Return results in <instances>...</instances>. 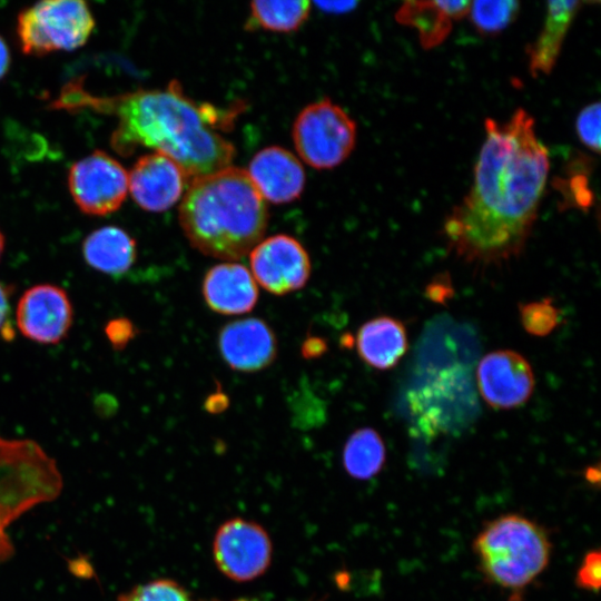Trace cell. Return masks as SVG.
Returning a JSON list of instances; mask_svg holds the SVG:
<instances>
[{
  "instance_id": "1",
  "label": "cell",
  "mask_w": 601,
  "mask_h": 601,
  "mask_svg": "<svg viewBox=\"0 0 601 601\" xmlns=\"http://www.w3.org/2000/svg\"><path fill=\"white\" fill-rule=\"evenodd\" d=\"M470 190L444 219L442 235L459 258L502 264L524 250L550 170L534 118L516 109L504 122L487 118Z\"/></svg>"
},
{
  "instance_id": "2",
  "label": "cell",
  "mask_w": 601,
  "mask_h": 601,
  "mask_svg": "<svg viewBox=\"0 0 601 601\" xmlns=\"http://www.w3.org/2000/svg\"><path fill=\"white\" fill-rule=\"evenodd\" d=\"M111 101L118 118L111 145L119 154L154 149L176 161L188 178L230 166L235 147L217 129L231 116L195 102L177 81L166 89L137 90Z\"/></svg>"
},
{
  "instance_id": "3",
  "label": "cell",
  "mask_w": 601,
  "mask_h": 601,
  "mask_svg": "<svg viewBox=\"0 0 601 601\" xmlns=\"http://www.w3.org/2000/svg\"><path fill=\"white\" fill-rule=\"evenodd\" d=\"M179 223L194 248L234 262L260 242L268 210L247 171L228 166L191 179Z\"/></svg>"
},
{
  "instance_id": "4",
  "label": "cell",
  "mask_w": 601,
  "mask_h": 601,
  "mask_svg": "<svg viewBox=\"0 0 601 601\" xmlns=\"http://www.w3.org/2000/svg\"><path fill=\"white\" fill-rule=\"evenodd\" d=\"M472 546L486 581L515 592L524 590L546 569L552 553L546 530L515 513L486 522Z\"/></svg>"
},
{
  "instance_id": "5",
  "label": "cell",
  "mask_w": 601,
  "mask_h": 601,
  "mask_svg": "<svg viewBox=\"0 0 601 601\" xmlns=\"http://www.w3.org/2000/svg\"><path fill=\"white\" fill-rule=\"evenodd\" d=\"M56 462L31 440L0 436V519L9 526L21 514L58 496Z\"/></svg>"
},
{
  "instance_id": "6",
  "label": "cell",
  "mask_w": 601,
  "mask_h": 601,
  "mask_svg": "<svg viewBox=\"0 0 601 601\" xmlns=\"http://www.w3.org/2000/svg\"><path fill=\"white\" fill-rule=\"evenodd\" d=\"M95 19L82 0H45L20 11L17 33L27 55L72 50L82 46Z\"/></svg>"
},
{
  "instance_id": "7",
  "label": "cell",
  "mask_w": 601,
  "mask_h": 601,
  "mask_svg": "<svg viewBox=\"0 0 601 601\" xmlns=\"http://www.w3.org/2000/svg\"><path fill=\"white\" fill-rule=\"evenodd\" d=\"M356 122L328 98L306 106L296 117L292 136L300 158L316 169L342 164L356 144Z\"/></svg>"
},
{
  "instance_id": "8",
  "label": "cell",
  "mask_w": 601,
  "mask_h": 601,
  "mask_svg": "<svg viewBox=\"0 0 601 601\" xmlns=\"http://www.w3.org/2000/svg\"><path fill=\"white\" fill-rule=\"evenodd\" d=\"M68 185L81 211L105 216L124 203L128 191V174L110 155L95 150L71 166Z\"/></svg>"
},
{
  "instance_id": "9",
  "label": "cell",
  "mask_w": 601,
  "mask_h": 601,
  "mask_svg": "<svg viewBox=\"0 0 601 601\" xmlns=\"http://www.w3.org/2000/svg\"><path fill=\"white\" fill-rule=\"evenodd\" d=\"M214 560L226 577L246 582L260 577L272 560V542L257 523L240 518L223 523L213 543Z\"/></svg>"
},
{
  "instance_id": "10",
  "label": "cell",
  "mask_w": 601,
  "mask_h": 601,
  "mask_svg": "<svg viewBox=\"0 0 601 601\" xmlns=\"http://www.w3.org/2000/svg\"><path fill=\"white\" fill-rule=\"evenodd\" d=\"M249 264L256 283L274 295H286L303 288L312 270L304 246L285 234L260 240L249 252Z\"/></svg>"
},
{
  "instance_id": "11",
  "label": "cell",
  "mask_w": 601,
  "mask_h": 601,
  "mask_svg": "<svg viewBox=\"0 0 601 601\" xmlns=\"http://www.w3.org/2000/svg\"><path fill=\"white\" fill-rule=\"evenodd\" d=\"M477 388L493 408L511 410L526 403L534 390V375L529 362L511 349L484 355L476 368Z\"/></svg>"
},
{
  "instance_id": "12",
  "label": "cell",
  "mask_w": 601,
  "mask_h": 601,
  "mask_svg": "<svg viewBox=\"0 0 601 601\" xmlns=\"http://www.w3.org/2000/svg\"><path fill=\"white\" fill-rule=\"evenodd\" d=\"M16 316L23 336L41 344H57L70 329L72 306L63 288L40 284L23 293Z\"/></svg>"
},
{
  "instance_id": "13",
  "label": "cell",
  "mask_w": 601,
  "mask_h": 601,
  "mask_svg": "<svg viewBox=\"0 0 601 601\" xmlns=\"http://www.w3.org/2000/svg\"><path fill=\"white\" fill-rule=\"evenodd\" d=\"M277 347L274 331L257 317L229 322L218 333L220 356L237 372L253 373L268 367L277 356Z\"/></svg>"
},
{
  "instance_id": "14",
  "label": "cell",
  "mask_w": 601,
  "mask_h": 601,
  "mask_svg": "<svg viewBox=\"0 0 601 601\" xmlns=\"http://www.w3.org/2000/svg\"><path fill=\"white\" fill-rule=\"evenodd\" d=\"M188 176L171 158L160 152L142 155L128 174L134 200L145 210L160 213L181 196Z\"/></svg>"
},
{
  "instance_id": "15",
  "label": "cell",
  "mask_w": 601,
  "mask_h": 601,
  "mask_svg": "<svg viewBox=\"0 0 601 601\" xmlns=\"http://www.w3.org/2000/svg\"><path fill=\"white\" fill-rule=\"evenodd\" d=\"M260 196L273 204L297 199L305 186L300 161L287 149L269 146L259 150L246 170Z\"/></svg>"
},
{
  "instance_id": "16",
  "label": "cell",
  "mask_w": 601,
  "mask_h": 601,
  "mask_svg": "<svg viewBox=\"0 0 601 601\" xmlns=\"http://www.w3.org/2000/svg\"><path fill=\"white\" fill-rule=\"evenodd\" d=\"M201 293L207 306L223 315L250 312L259 294L250 270L236 262H225L209 268L203 278Z\"/></svg>"
},
{
  "instance_id": "17",
  "label": "cell",
  "mask_w": 601,
  "mask_h": 601,
  "mask_svg": "<svg viewBox=\"0 0 601 601\" xmlns=\"http://www.w3.org/2000/svg\"><path fill=\"white\" fill-rule=\"evenodd\" d=\"M471 1H406L396 11L398 23L415 28L424 49L441 45L454 21L467 16Z\"/></svg>"
},
{
  "instance_id": "18",
  "label": "cell",
  "mask_w": 601,
  "mask_h": 601,
  "mask_svg": "<svg viewBox=\"0 0 601 601\" xmlns=\"http://www.w3.org/2000/svg\"><path fill=\"white\" fill-rule=\"evenodd\" d=\"M584 3L581 1H550L543 26L525 53L532 77L549 75L560 56L568 31Z\"/></svg>"
},
{
  "instance_id": "19",
  "label": "cell",
  "mask_w": 601,
  "mask_h": 601,
  "mask_svg": "<svg viewBox=\"0 0 601 601\" xmlns=\"http://www.w3.org/2000/svg\"><path fill=\"white\" fill-rule=\"evenodd\" d=\"M355 345L365 364L381 371L390 370L407 351L405 326L391 316L371 318L358 328Z\"/></svg>"
},
{
  "instance_id": "20",
  "label": "cell",
  "mask_w": 601,
  "mask_h": 601,
  "mask_svg": "<svg viewBox=\"0 0 601 601\" xmlns=\"http://www.w3.org/2000/svg\"><path fill=\"white\" fill-rule=\"evenodd\" d=\"M82 254L93 269L118 276L134 265L137 257L136 242L122 228L105 226L86 237Z\"/></svg>"
},
{
  "instance_id": "21",
  "label": "cell",
  "mask_w": 601,
  "mask_h": 601,
  "mask_svg": "<svg viewBox=\"0 0 601 601\" xmlns=\"http://www.w3.org/2000/svg\"><path fill=\"white\" fill-rule=\"evenodd\" d=\"M386 461L385 443L372 427L355 430L343 449V465L356 480H370L377 475Z\"/></svg>"
},
{
  "instance_id": "22",
  "label": "cell",
  "mask_w": 601,
  "mask_h": 601,
  "mask_svg": "<svg viewBox=\"0 0 601 601\" xmlns=\"http://www.w3.org/2000/svg\"><path fill=\"white\" fill-rule=\"evenodd\" d=\"M311 2L305 0L253 1L247 28H262L277 32L298 29L307 19Z\"/></svg>"
},
{
  "instance_id": "23",
  "label": "cell",
  "mask_w": 601,
  "mask_h": 601,
  "mask_svg": "<svg viewBox=\"0 0 601 601\" xmlns=\"http://www.w3.org/2000/svg\"><path fill=\"white\" fill-rule=\"evenodd\" d=\"M520 2L513 0L471 1L467 16L482 36H496L516 18Z\"/></svg>"
},
{
  "instance_id": "24",
  "label": "cell",
  "mask_w": 601,
  "mask_h": 601,
  "mask_svg": "<svg viewBox=\"0 0 601 601\" xmlns=\"http://www.w3.org/2000/svg\"><path fill=\"white\" fill-rule=\"evenodd\" d=\"M520 321L532 336L550 335L561 321V312L550 298L519 305Z\"/></svg>"
},
{
  "instance_id": "25",
  "label": "cell",
  "mask_w": 601,
  "mask_h": 601,
  "mask_svg": "<svg viewBox=\"0 0 601 601\" xmlns=\"http://www.w3.org/2000/svg\"><path fill=\"white\" fill-rule=\"evenodd\" d=\"M118 601H190V598L176 581L159 579L120 594Z\"/></svg>"
},
{
  "instance_id": "26",
  "label": "cell",
  "mask_w": 601,
  "mask_h": 601,
  "mask_svg": "<svg viewBox=\"0 0 601 601\" xmlns=\"http://www.w3.org/2000/svg\"><path fill=\"white\" fill-rule=\"evenodd\" d=\"M600 102L587 105L575 119V132L580 141L590 150L600 151Z\"/></svg>"
},
{
  "instance_id": "27",
  "label": "cell",
  "mask_w": 601,
  "mask_h": 601,
  "mask_svg": "<svg viewBox=\"0 0 601 601\" xmlns=\"http://www.w3.org/2000/svg\"><path fill=\"white\" fill-rule=\"evenodd\" d=\"M601 580V552L599 549L585 553L577 573L575 584L578 588L598 592Z\"/></svg>"
},
{
  "instance_id": "28",
  "label": "cell",
  "mask_w": 601,
  "mask_h": 601,
  "mask_svg": "<svg viewBox=\"0 0 601 601\" xmlns=\"http://www.w3.org/2000/svg\"><path fill=\"white\" fill-rule=\"evenodd\" d=\"M107 335L115 346H124L134 335V327L128 319H115L106 328Z\"/></svg>"
},
{
  "instance_id": "29",
  "label": "cell",
  "mask_w": 601,
  "mask_h": 601,
  "mask_svg": "<svg viewBox=\"0 0 601 601\" xmlns=\"http://www.w3.org/2000/svg\"><path fill=\"white\" fill-rule=\"evenodd\" d=\"M447 278H441L437 280H434L426 289V295L435 300V302H443L446 297L450 296L451 293V286Z\"/></svg>"
},
{
  "instance_id": "30",
  "label": "cell",
  "mask_w": 601,
  "mask_h": 601,
  "mask_svg": "<svg viewBox=\"0 0 601 601\" xmlns=\"http://www.w3.org/2000/svg\"><path fill=\"white\" fill-rule=\"evenodd\" d=\"M326 351V343L319 337H308L302 345V354L306 358L318 357Z\"/></svg>"
},
{
  "instance_id": "31",
  "label": "cell",
  "mask_w": 601,
  "mask_h": 601,
  "mask_svg": "<svg viewBox=\"0 0 601 601\" xmlns=\"http://www.w3.org/2000/svg\"><path fill=\"white\" fill-rule=\"evenodd\" d=\"M8 525L0 519V561L7 560L13 552V546L7 534Z\"/></svg>"
},
{
  "instance_id": "32",
  "label": "cell",
  "mask_w": 601,
  "mask_h": 601,
  "mask_svg": "<svg viewBox=\"0 0 601 601\" xmlns=\"http://www.w3.org/2000/svg\"><path fill=\"white\" fill-rule=\"evenodd\" d=\"M321 9L329 12H345L352 10L357 2L351 1H336V2H317L316 3Z\"/></svg>"
},
{
  "instance_id": "33",
  "label": "cell",
  "mask_w": 601,
  "mask_h": 601,
  "mask_svg": "<svg viewBox=\"0 0 601 601\" xmlns=\"http://www.w3.org/2000/svg\"><path fill=\"white\" fill-rule=\"evenodd\" d=\"M227 406V397L220 393L211 395L206 401V408L209 412H220Z\"/></svg>"
},
{
  "instance_id": "34",
  "label": "cell",
  "mask_w": 601,
  "mask_h": 601,
  "mask_svg": "<svg viewBox=\"0 0 601 601\" xmlns=\"http://www.w3.org/2000/svg\"><path fill=\"white\" fill-rule=\"evenodd\" d=\"M10 66V51L4 39L0 36V79L6 75Z\"/></svg>"
},
{
  "instance_id": "35",
  "label": "cell",
  "mask_w": 601,
  "mask_h": 601,
  "mask_svg": "<svg viewBox=\"0 0 601 601\" xmlns=\"http://www.w3.org/2000/svg\"><path fill=\"white\" fill-rule=\"evenodd\" d=\"M9 312V299L6 287L0 283V331L3 328Z\"/></svg>"
},
{
  "instance_id": "36",
  "label": "cell",
  "mask_w": 601,
  "mask_h": 601,
  "mask_svg": "<svg viewBox=\"0 0 601 601\" xmlns=\"http://www.w3.org/2000/svg\"><path fill=\"white\" fill-rule=\"evenodd\" d=\"M585 476H587L588 481H590L592 483L593 482L599 483V479H600L599 467H597L595 470H594V467H589L587 470Z\"/></svg>"
},
{
  "instance_id": "37",
  "label": "cell",
  "mask_w": 601,
  "mask_h": 601,
  "mask_svg": "<svg viewBox=\"0 0 601 601\" xmlns=\"http://www.w3.org/2000/svg\"><path fill=\"white\" fill-rule=\"evenodd\" d=\"M3 248H4V237L0 230V258H1V255L3 253Z\"/></svg>"
},
{
  "instance_id": "38",
  "label": "cell",
  "mask_w": 601,
  "mask_h": 601,
  "mask_svg": "<svg viewBox=\"0 0 601 601\" xmlns=\"http://www.w3.org/2000/svg\"><path fill=\"white\" fill-rule=\"evenodd\" d=\"M236 601H250V600H246V599H239V600H236Z\"/></svg>"
},
{
  "instance_id": "39",
  "label": "cell",
  "mask_w": 601,
  "mask_h": 601,
  "mask_svg": "<svg viewBox=\"0 0 601 601\" xmlns=\"http://www.w3.org/2000/svg\"><path fill=\"white\" fill-rule=\"evenodd\" d=\"M314 601H323V600H314Z\"/></svg>"
}]
</instances>
